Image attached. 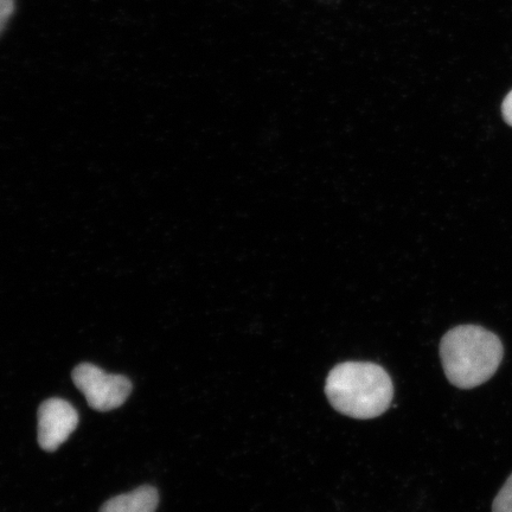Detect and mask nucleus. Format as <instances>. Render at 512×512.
I'll return each mask as SVG.
<instances>
[{"label":"nucleus","instance_id":"obj_1","mask_svg":"<svg viewBox=\"0 0 512 512\" xmlns=\"http://www.w3.org/2000/svg\"><path fill=\"white\" fill-rule=\"evenodd\" d=\"M439 350L447 380L459 389L488 382L504 357L501 339L479 325H459L446 332Z\"/></svg>","mask_w":512,"mask_h":512},{"label":"nucleus","instance_id":"obj_2","mask_svg":"<svg viewBox=\"0 0 512 512\" xmlns=\"http://www.w3.org/2000/svg\"><path fill=\"white\" fill-rule=\"evenodd\" d=\"M325 395L337 412L368 420L387 411L394 386L387 371L375 363L345 362L330 371Z\"/></svg>","mask_w":512,"mask_h":512},{"label":"nucleus","instance_id":"obj_7","mask_svg":"<svg viewBox=\"0 0 512 512\" xmlns=\"http://www.w3.org/2000/svg\"><path fill=\"white\" fill-rule=\"evenodd\" d=\"M16 9L15 0H0V35L6 28V25L10 22L12 15H14Z\"/></svg>","mask_w":512,"mask_h":512},{"label":"nucleus","instance_id":"obj_6","mask_svg":"<svg viewBox=\"0 0 512 512\" xmlns=\"http://www.w3.org/2000/svg\"><path fill=\"white\" fill-rule=\"evenodd\" d=\"M492 512H512V475L494 499Z\"/></svg>","mask_w":512,"mask_h":512},{"label":"nucleus","instance_id":"obj_5","mask_svg":"<svg viewBox=\"0 0 512 512\" xmlns=\"http://www.w3.org/2000/svg\"><path fill=\"white\" fill-rule=\"evenodd\" d=\"M159 503L157 489L140 486L130 494L120 495L102 505L99 512H155Z\"/></svg>","mask_w":512,"mask_h":512},{"label":"nucleus","instance_id":"obj_3","mask_svg":"<svg viewBox=\"0 0 512 512\" xmlns=\"http://www.w3.org/2000/svg\"><path fill=\"white\" fill-rule=\"evenodd\" d=\"M73 382L95 411L110 412L123 406L132 392V383L123 375H111L91 363L73 370Z\"/></svg>","mask_w":512,"mask_h":512},{"label":"nucleus","instance_id":"obj_4","mask_svg":"<svg viewBox=\"0 0 512 512\" xmlns=\"http://www.w3.org/2000/svg\"><path fill=\"white\" fill-rule=\"evenodd\" d=\"M79 425V414L62 399L44 401L38 409V444L44 451L54 452Z\"/></svg>","mask_w":512,"mask_h":512},{"label":"nucleus","instance_id":"obj_8","mask_svg":"<svg viewBox=\"0 0 512 512\" xmlns=\"http://www.w3.org/2000/svg\"><path fill=\"white\" fill-rule=\"evenodd\" d=\"M502 115L505 123L512 127V91L505 96L502 104Z\"/></svg>","mask_w":512,"mask_h":512}]
</instances>
